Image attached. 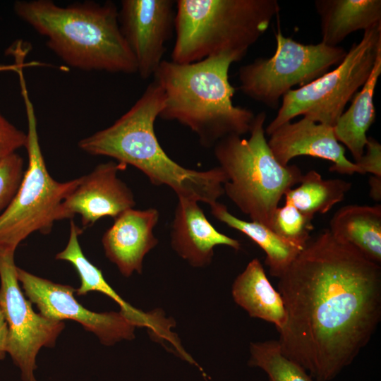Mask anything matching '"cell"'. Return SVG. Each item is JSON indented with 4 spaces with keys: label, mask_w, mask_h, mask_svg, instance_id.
Masks as SVG:
<instances>
[{
    "label": "cell",
    "mask_w": 381,
    "mask_h": 381,
    "mask_svg": "<svg viewBox=\"0 0 381 381\" xmlns=\"http://www.w3.org/2000/svg\"><path fill=\"white\" fill-rule=\"evenodd\" d=\"M286 323L282 352L330 381L368 344L381 318V267L326 229L279 278Z\"/></svg>",
    "instance_id": "obj_1"
},
{
    "label": "cell",
    "mask_w": 381,
    "mask_h": 381,
    "mask_svg": "<svg viewBox=\"0 0 381 381\" xmlns=\"http://www.w3.org/2000/svg\"><path fill=\"white\" fill-rule=\"evenodd\" d=\"M163 105V90L153 80L125 114L110 126L81 139L78 146L90 155L109 157L137 168L153 185L169 186L178 198L215 204L224 194L226 174L219 166L193 170L169 157L155 132Z\"/></svg>",
    "instance_id": "obj_2"
},
{
    "label": "cell",
    "mask_w": 381,
    "mask_h": 381,
    "mask_svg": "<svg viewBox=\"0 0 381 381\" xmlns=\"http://www.w3.org/2000/svg\"><path fill=\"white\" fill-rule=\"evenodd\" d=\"M13 9L68 66L87 71L137 73L113 2L87 1L64 7L50 0L17 1Z\"/></svg>",
    "instance_id": "obj_3"
},
{
    "label": "cell",
    "mask_w": 381,
    "mask_h": 381,
    "mask_svg": "<svg viewBox=\"0 0 381 381\" xmlns=\"http://www.w3.org/2000/svg\"><path fill=\"white\" fill-rule=\"evenodd\" d=\"M232 63L226 56L185 64L164 60L153 75L164 92L159 117L188 127L205 147L226 137L249 133L255 115L232 102L235 88L229 80Z\"/></svg>",
    "instance_id": "obj_4"
},
{
    "label": "cell",
    "mask_w": 381,
    "mask_h": 381,
    "mask_svg": "<svg viewBox=\"0 0 381 381\" xmlns=\"http://www.w3.org/2000/svg\"><path fill=\"white\" fill-rule=\"evenodd\" d=\"M279 10L277 0L176 1L171 61L185 64L215 56L239 61Z\"/></svg>",
    "instance_id": "obj_5"
},
{
    "label": "cell",
    "mask_w": 381,
    "mask_h": 381,
    "mask_svg": "<svg viewBox=\"0 0 381 381\" xmlns=\"http://www.w3.org/2000/svg\"><path fill=\"white\" fill-rule=\"evenodd\" d=\"M266 117L265 111L256 114L248 139L226 137L214 146V154L227 178L224 194L251 221L271 229L282 196L303 174L298 166H284L274 157L265 138Z\"/></svg>",
    "instance_id": "obj_6"
},
{
    "label": "cell",
    "mask_w": 381,
    "mask_h": 381,
    "mask_svg": "<svg viewBox=\"0 0 381 381\" xmlns=\"http://www.w3.org/2000/svg\"><path fill=\"white\" fill-rule=\"evenodd\" d=\"M19 83L28 121L25 147L28 165L19 188L8 207L0 214V252H15L31 234H48L60 220L64 200L75 189L80 177L59 182L49 174L41 150L37 122L25 78Z\"/></svg>",
    "instance_id": "obj_7"
},
{
    "label": "cell",
    "mask_w": 381,
    "mask_h": 381,
    "mask_svg": "<svg viewBox=\"0 0 381 381\" xmlns=\"http://www.w3.org/2000/svg\"><path fill=\"white\" fill-rule=\"evenodd\" d=\"M381 50V25L364 31L345 57L331 71L287 92L274 119L265 128L270 135L282 124L303 115L333 127L346 104L368 80Z\"/></svg>",
    "instance_id": "obj_8"
},
{
    "label": "cell",
    "mask_w": 381,
    "mask_h": 381,
    "mask_svg": "<svg viewBox=\"0 0 381 381\" xmlns=\"http://www.w3.org/2000/svg\"><path fill=\"white\" fill-rule=\"evenodd\" d=\"M276 49L270 58H258L238 71L239 89L246 96L276 109L280 99L295 85L320 77L339 64L347 52L342 47L320 42L304 44L284 36L278 29Z\"/></svg>",
    "instance_id": "obj_9"
},
{
    "label": "cell",
    "mask_w": 381,
    "mask_h": 381,
    "mask_svg": "<svg viewBox=\"0 0 381 381\" xmlns=\"http://www.w3.org/2000/svg\"><path fill=\"white\" fill-rule=\"evenodd\" d=\"M15 252H0V304L8 327L7 353L23 381H37L36 357L42 347H53L65 323L36 313L17 277Z\"/></svg>",
    "instance_id": "obj_10"
},
{
    "label": "cell",
    "mask_w": 381,
    "mask_h": 381,
    "mask_svg": "<svg viewBox=\"0 0 381 381\" xmlns=\"http://www.w3.org/2000/svg\"><path fill=\"white\" fill-rule=\"evenodd\" d=\"M17 277L25 296L45 318L61 322L74 320L107 346L135 337L136 326L121 311L96 313L85 308L74 297L73 286L53 282L18 267Z\"/></svg>",
    "instance_id": "obj_11"
},
{
    "label": "cell",
    "mask_w": 381,
    "mask_h": 381,
    "mask_svg": "<svg viewBox=\"0 0 381 381\" xmlns=\"http://www.w3.org/2000/svg\"><path fill=\"white\" fill-rule=\"evenodd\" d=\"M176 1L123 0L119 10L121 31L143 79L153 76L174 30Z\"/></svg>",
    "instance_id": "obj_12"
},
{
    "label": "cell",
    "mask_w": 381,
    "mask_h": 381,
    "mask_svg": "<svg viewBox=\"0 0 381 381\" xmlns=\"http://www.w3.org/2000/svg\"><path fill=\"white\" fill-rule=\"evenodd\" d=\"M127 166L119 162L97 165L80 177L75 189L61 204L60 220L80 216L83 228L92 226L104 217H117L135 205L134 195L118 176Z\"/></svg>",
    "instance_id": "obj_13"
},
{
    "label": "cell",
    "mask_w": 381,
    "mask_h": 381,
    "mask_svg": "<svg viewBox=\"0 0 381 381\" xmlns=\"http://www.w3.org/2000/svg\"><path fill=\"white\" fill-rule=\"evenodd\" d=\"M267 140L277 160L284 166L298 156H310L332 163L329 170L341 174H359L355 162L345 155V148L335 137L333 127L303 117L277 128Z\"/></svg>",
    "instance_id": "obj_14"
},
{
    "label": "cell",
    "mask_w": 381,
    "mask_h": 381,
    "mask_svg": "<svg viewBox=\"0 0 381 381\" xmlns=\"http://www.w3.org/2000/svg\"><path fill=\"white\" fill-rule=\"evenodd\" d=\"M82 231V229L71 220L68 243L55 257L56 260L70 262L76 270L80 284L75 289V294L78 296H84L90 291H98L109 296L119 306L120 311L132 321L136 327H145L152 339L160 342L166 341L169 342L171 346H176L179 340L171 331L174 322L166 318L162 310H155L145 313L134 308L122 298L107 282L102 270L85 256L78 241Z\"/></svg>",
    "instance_id": "obj_15"
},
{
    "label": "cell",
    "mask_w": 381,
    "mask_h": 381,
    "mask_svg": "<svg viewBox=\"0 0 381 381\" xmlns=\"http://www.w3.org/2000/svg\"><path fill=\"white\" fill-rule=\"evenodd\" d=\"M159 218L155 208H131L114 219L104 232L102 243L105 255L123 276L128 277L135 272L141 274L145 256L158 243L153 229Z\"/></svg>",
    "instance_id": "obj_16"
},
{
    "label": "cell",
    "mask_w": 381,
    "mask_h": 381,
    "mask_svg": "<svg viewBox=\"0 0 381 381\" xmlns=\"http://www.w3.org/2000/svg\"><path fill=\"white\" fill-rule=\"evenodd\" d=\"M171 244L181 258L195 267L210 265L217 246H227L236 250L241 248L238 240L220 233L211 224L198 202L183 198H178Z\"/></svg>",
    "instance_id": "obj_17"
},
{
    "label": "cell",
    "mask_w": 381,
    "mask_h": 381,
    "mask_svg": "<svg viewBox=\"0 0 381 381\" xmlns=\"http://www.w3.org/2000/svg\"><path fill=\"white\" fill-rule=\"evenodd\" d=\"M321 42L337 47L350 34L381 25L380 0H316Z\"/></svg>",
    "instance_id": "obj_18"
},
{
    "label": "cell",
    "mask_w": 381,
    "mask_h": 381,
    "mask_svg": "<svg viewBox=\"0 0 381 381\" xmlns=\"http://www.w3.org/2000/svg\"><path fill=\"white\" fill-rule=\"evenodd\" d=\"M231 294L234 301L250 317L273 323L278 332L286 323L282 298L270 284L258 258L248 262L234 280Z\"/></svg>",
    "instance_id": "obj_19"
},
{
    "label": "cell",
    "mask_w": 381,
    "mask_h": 381,
    "mask_svg": "<svg viewBox=\"0 0 381 381\" xmlns=\"http://www.w3.org/2000/svg\"><path fill=\"white\" fill-rule=\"evenodd\" d=\"M329 231L372 261L381 262V206L349 205L339 209L330 221Z\"/></svg>",
    "instance_id": "obj_20"
},
{
    "label": "cell",
    "mask_w": 381,
    "mask_h": 381,
    "mask_svg": "<svg viewBox=\"0 0 381 381\" xmlns=\"http://www.w3.org/2000/svg\"><path fill=\"white\" fill-rule=\"evenodd\" d=\"M381 75V50L378 52L372 71L361 87L353 96L352 102L333 126L336 138L350 151L355 162L365 152L368 141L367 131L374 123L375 109L374 95L379 77Z\"/></svg>",
    "instance_id": "obj_21"
},
{
    "label": "cell",
    "mask_w": 381,
    "mask_h": 381,
    "mask_svg": "<svg viewBox=\"0 0 381 381\" xmlns=\"http://www.w3.org/2000/svg\"><path fill=\"white\" fill-rule=\"evenodd\" d=\"M210 208L217 219L244 234L263 250L266 255L265 262L272 277L279 278L306 246L282 237L262 224L234 216L222 203L217 202Z\"/></svg>",
    "instance_id": "obj_22"
},
{
    "label": "cell",
    "mask_w": 381,
    "mask_h": 381,
    "mask_svg": "<svg viewBox=\"0 0 381 381\" xmlns=\"http://www.w3.org/2000/svg\"><path fill=\"white\" fill-rule=\"evenodd\" d=\"M298 184L286 192L285 202L313 217L318 213L325 214L341 202L351 187V183L342 179H324L314 170L303 174Z\"/></svg>",
    "instance_id": "obj_23"
},
{
    "label": "cell",
    "mask_w": 381,
    "mask_h": 381,
    "mask_svg": "<svg viewBox=\"0 0 381 381\" xmlns=\"http://www.w3.org/2000/svg\"><path fill=\"white\" fill-rule=\"evenodd\" d=\"M248 365L266 373L270 381H313L307 371L282 352L278 340L251 343Z\"/></svg>",
    "instance_id": "obj_24"
},
{
    "label": "cell",
    "mask_w": 381,
    "mask_h": 381,
    "mask_svg": "<svg viewBox=\"0 0 381 381\" xmlns=\"http://www.w3.org/2000/svg\"><path fill=\"white\" fill-rule=\"evenodd\" d=\"M313 217L307 215L293 205L285 202L273 214L272 226L274 232L286 239L306 245L313 229Z\"/></svg>",
    "instance_id": "obj_25"
},
{
    "label": "cell",
    "mask_w": 381,
    "mask_h": 381,
    "mask_svg": "<svg viewBox=\"0 0 381 381\" xmlns=\"http://www.w3.org/2000/svg\"><path fill=\"white\" fill-rule=\"evenodd\" d=\"M23 174V159L16 152L0 164V214L13 198Z\"/></svg>",
    "instance_id": "obj_26"
},
{
    "label": "cell",
    "mask_w": 381,
    "mask_h": 381,
    "mask_svg": "<svg viewBox=\"0 0 381 381\" xmlns=\"http://www.w3.org/2000/svg\"><path fill=\"white\" fill-rule=\"evenodd\" d=\"M27 133L18 129L0 112V164L17 150L25 147Z\"/></svg>",
    "instance_id": "obj_27"
},
{
    "label": "cell",
    "mask_w": 381,
    "mask_h": 381,
    "mask_svg": "<svg viewBox=\"0 0 381 381\" xmlns=\"http://www.w3.org/2000/svg\"><path fill=\"white\" fill-rule=\"evenodd\" d=\"M361 158L355 162L358 169L359 174L370 173L373 176L381 177V145L374 138L369 137Z\"/></svg>",
    "instance_id": "obj_28"
},
{
    "label": "cell",
    "mask_w": 381,
    "mask_h": 381,
    "mask_svg": "<svg viewBox=\"0 0 381 381\" xmlns=\"http://www.w3.org/2000/svg\"><path fill=\"white\" fill-rule=\"evenodd\" d=\"M8 341V324L0 304V360H3L7 353Z\"/></svg>",
    "instance_id": "obj_29"
},
{
    "label": "cell",
    "mask_w": 381,
    "mask_h": 381,
    "mask_svg": "<svg viewBox=\"0 0 381 381\" xmlns=\"http://www.w3.org/2000/svg\"><path fill=\"white\" fill-rule=\"evenodd\" d=\"M370 186V196L375 200L381 199V177L375 176H370L369 180Z\"/></svg>",
    "instance_id": "obj_30"
},
{
    "label": "cell",
    "mask_w": 381,
    "mask_h": 381,
    "mask_svg": "<svg viewBox=\"0 0 381 381\" xmlns=\"http://www.w3.org/2000/svg\"><path fill=\"white\" fill-rule=\"evenodd\" d=\"M18 68V65L16 63L11 65H6V64H0V72L1 71H16Z\"/></svg>",
    "instance_id": "obj_31"
}]
</instances>
